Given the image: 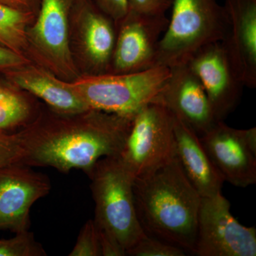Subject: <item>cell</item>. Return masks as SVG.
<instances>
[{
    "instance_id": "12",
    "label": "cell",
    "mask_w": 256,
    "mask_h": 256,
    "mask_svg": "<svg viewBox=\"0 0 256 256\" xmlns=\"http://www.w3.org/2000/svg\"><path fill=\"white\" fill-rule=\"evenodd\" d=\"M186 63L201 82L216 118L224 121L238 105L244 86L222 42L202 46Z\"/></svg>"
},
{
    "instance_id": "27",
    "label": "cell",
    "mask_w": 256,
    "mask_h": 256,
    "mask_svg": "<svg viewBox=\"0 0 256 256\" xmlns=\"http://www.w3.org/2000/svg\"><path fill=\"white\" fill-rule=\"evenodd\" d=\"M40 2V0H0V4L23 11L37 13Z\"/></svg>"
},
{
    "instance_id": "15",
    "label": "cell",
    "mask_w": 256,
    "mask_h": 256,
    "mask_svg": "<svg viewBox=\"0 0 256 256\" xmlns=\"http://www.w3.org/2000/svg\"><path fill=\"white\" fill-rule=\"evenodd\" d=\"M1 74L15 86L44 101L50 110L58 114L89 110L70 82L58 78L38 64L28 62Z\"/></svg>"
},
{
    "instance_id": "25",
    "label": "cell",
    "mask_w": 256,
    "mask_h": 256,
    "mask_svg": "<svg viewBox=\"0 0 256 256\" xmlns=\"http://www.w3.org/2000/svg\"><path fill=\"white\" fill-rule=\"evenodd\" d=\"M97 6L101 11L114 20L116 26L127 15L128 0H96Z\"/></svg>"
},
{
    "instance_id": "9",
    "label": "cell",
    "mask_w": 256,
    "mask_h": 256,
    "mask_svg": "<svg viewBox=\"0 0 256 256\" xmlns=\"http://www.w3.org/2000/svg\"><path fill=\"white\" fill-rule=\"evenodd\" d=\"M168 24L166 14H146L129 10L116 26L108 73H139L154 68L158 45Z\"/></svg>"
},
{
    "instance_id": "24",
    "label": "cell",
    "mask_w": 256,
    "mask_h": 256,
    "mask_svg": "<svg viewBox=\"0 0 256 256\" xmlns=\"http://www.w3.org/2000/svg\"><path fill=\"white\" fill-rule=\"evenodd\" d=\"M174 0H128L130 11L142 14H166Z\"/></svg>"
},
{
    "instance_id": "20",
    "label": "cell",
    "mask_w": 256,
    "mask_h": 256,
    "mask_svg": "<svg viewBox=\"0 0 256 256\" xmlns=\"http://www.w3.org/2000/svg\"><path fill=\"white\" fill-rule=\"evenodd\" d=\"M47 254L30 230L15 234L9 239H0V256H46Z\"/></svg>"
},
{
    "instance_id": "16",
    "label": "cell",
    "mask_w": 256,
    "mask_h": 256,
    "mask_svg": "<svg viewBox=\"0 0 256 256\" xmlns=\"http://www.w3.org/2000/svg\"><path fill=\"white\" fill-rule=\"evenodd\" d=\"M82 58L89 74L108 73L116 43L114 20L88 2L82 5L78 20Z\"/></svg>"
},
{
    "instance_id": "6",
    "label": "cell",
    "mask_w": 256,
    "mask_h": 256,
    "mask_svg": "<svg viewBox=\"0 0 256 256\" xmlns=\"http://www.w3.org/2000/svg\"><path fill=\"white\" fill-rule=\"evenodd\" d=\"M74 0H40L26 34V56L66 82L79 76L70 48L69 15Z\"/></svg>"
},
{
    "instance_id": "21",
    "label": "cell",
    "mask_w": 256,
    "mask_h": 256,
    "mask_svg": "<svg viewBox=\"0 0 256 256\" xmlns=\"http://www.w3.org/2000/svg\"><path fill=\"white\" fill-rule=\"evenodd\" d=\"M130 256H184L186 252L181 248L144 234L126 252Z\"/></svg>"
},
{
    "instance_id": "18",
    "label": "cell",
    "mask_w": 256,
    "mask_h": 256,
    "mask_svg": "<svg viewBox=\"0 0 256 256\" xmlns=\"http://www.w3.org/2000/svg\"><path fill=\"white\" fill-rule=\"evenodd\" d=\"M36 111L34 102L28 94L0 77V132L24 128L36 118Z\"/></svg>"
},
{
    "instance_id": "17",
    "label": "cell",
    "mask_w": 256,
    "mask_h": 256,
    "mask_svg": "<svg viewBox=\"0 0 256 256\" xmlns=\"http://www.w3.org/2000/svg\"><path fill=\"white\" fill-rule=\"evenodd\" d=\"M174 148L184 173L202 197L220 193L225 181L202 146L200 137L175 116Z\"/></svg>"
},
{
    "instance_id": "3",
    "label": "cell",
    "mask_w": 256,
    "mask_h": 256,
    "mask_svg": "<svg viewBox=\"0 0 256 256\" xmlns=\"http://www.w3.org/2000/svg\"><path fill=\"white\" fill-rule=\"evenodd\" d=\"M88 176L95 202L96 229L99 234L118 244L126 256V252L146 234L134 206V178L118 156L98 160Z\"/></svg>"
},
{
    "instance_id": "19",
    "label": "cell",
    "mask_w": 256,
    "mask_h": 256,
    "mask_svg": "<svg viewBox=\"0 0 256 256\" xmlns=\"http://www.w3.org/2000/svg\"><path fill=\"white\" fill-rule=\"evenodd\" d=\"M36 15L0 4V45L28 58L26 34Z\"/></svg>"
},
{
    "instance_id": "8",
    "label": "cell",
    "mask_w": 256,
    "mask_h": 256,
    "mask_svg": "<svg viewBox=\"0 0 256 256\" xmlns=\"http://www.w3.org/2000/svg\"><path fill=\"white\" fill-rule=\"evenodd\" d=\"M222 192L202 197L196 242L198 256H256V230L239 223Z\"/></svg>"
},
{
    "instance_id": "14",
    "label": "cell",
    "mask_w": 256,
    "mask_h": 256,
    "mask_svg": "<svg viewBox=\"0 0 256 256\" xmlns=\"http://www.w3.org/2000/svg\"><path fill=\"white\" fill-rule=\"evenodd\" d=\"M228 30L222 41L244 86L256 87V0H226Z\"/></svg>"
},
{
    "instance_id": "4",
    "label": "cell",
    "mask_w": 256,
    "mask_h": 256,
    "mask_svg": "<svg viewBox=\"0 0 256 256\" xmlns=\"http://www.w3.org/2000/svg\"><path fill=\"white\" fill-rule=\"evenodd\" d=\"M169 24L160 40L154 68L186 63L202 46L222 42L228 30L225 8L217 0H174Z\"/></svg>"
},
{
    "instance_id": "22",
    "label": "cell",
    "mask_w": 256,
    "mask_h": 256,
    "mask_svg": "<svg viewBox=\"0 0 256 256\" xmlns=\"http://www.w3.org/2000/svg\"><path fill=\"white\" fill-rule=\"evenodd\" d=\"M68 256H102L98 234L94 220H88L84 224Z\"/></svg>"
},
{
    "instance_id": "7",
    "label": "cell",
    "mask_w": 256,
    "mask_h": 256,
    "mask_svg": "<svg viewBox=\"0 0 256 256\" xmlns=\"http://www.w3.org/2000/svg\"><path fill=\"white\" fill-rule=\"evenodd\" d=\"M174 154V114L159 104L150 102L133 118L118 158L136 178L164 164Z\"/></svg>"
},
{
    "instance_id": "26",
    "label": "cell",
    "mask_w": 256,
    "mask_h": 256,
    "mask_svg": "<svg viewBox=\"0 0 256 256\" xmlns=\"http://www.w3.org/2000/svg\"><path fill=\"white\" fill-rule=\"evenodd\" d=\"M31 60L0 45V74Z\"/></svg>"
},
{
    "instance_id": "13",
    "label": "cell",
    "mask_w": 256,
    "mask_h": 256,
    "mask_svg": "<svg viewBox=\"0 0 256 256\" xmlns=\"http://www.w3.org/2000/svg\"><path fill=\"white\" fill-rule=\"evenodd\" d=\"M170 69L169 78L152 102L164 106L201 137L218 121L206 92L186 63Z\"/></svg>"
},
{
    "instance_id": "23",
    "label": "cell",
    "mask_w": 256,
    "mask_h": 256,
    "mask_svg": "<svg viewBox=\"0 0 256 256\" xmlns=\"http://www.w3.org/2000/svg\"><path fill=\"white\" fill-rule=\"evenodd\" d=\"M22 156L16 132H0V169L21 162Z\"/></svg>"
},
{
    "instance_id": "2",
    "label": "cell",
    "mask_w": 256,
    "mask_h": 256,
    "mask_svg": "<svg viewBox=\"0 0 256 256\" xmlns=\"http://www.w3.org/2000/svg\"><path fill=\"white\" fill-rule=\"evenodd\" d=\"M132 190L144 233L193 254L202 196L184 173L176 154L134 178Z\"/></svg>"
},
{
    "instance_id": "5",
    "label": "cell",
    "mask_w": 256,
    "mask_h": 256,
    "mask_svg": "<svg viewBox=\"0 0 256 256\" xmlns=\"http://www.w3.org/2000/svg\"><path fill=\"white\" fill-rule=\"evenodd\" d=\"M170 74L169 67L161 66L134 74H86L70 82L89 110L133 118L154 100Z\"/></svg>"
},
{
    "instance_id": "1",
    "label": "cell",
    "mask_w": 256,
    "mask_h": 256,
    "mask_svg": "<svg viewBox=\"0 0 256 256\" xmlns=\"http://www.w3.org/2000/svg\"><path fill=\"white\" fill-rule=\"evenodd\" d=\"M132 119L95 110L38 112L16 132L23 152L20 164L62 173L82 170L88 176L98 160L120 154Z\"/></svg>"
},
{
    "instance_id": "10",
    "label": "cell",
    "mask_w": 256,
    "mask_h": 256,
    "mask_svg": "<svg viewBox=\"0 0 256 256\" xmlns=\"http://www.w3.org/2000/svg\"><path fill=\"white\" fill-rule=\"evenodd\" d=\"M224 181L246 188L256 183V128L238 130L218 121L200 137Z\"/></svg>"
},
{
    "instance_id": "11",
    "label": "cell",
    "mask_w": 256,
    "mask_h": 256,
    "mask_svg": "<svg viewBox=\"0 0 256 256\" xmlns=\"http://www.w3.org/2000/svg\"><path fill=\"white\" fill-rule=\"evenodd\" d=\"M52 184L43 173L16 163L0 169V232L18 234L30 230V210L50 194Z\"/></svg>"
}]
</instances>
